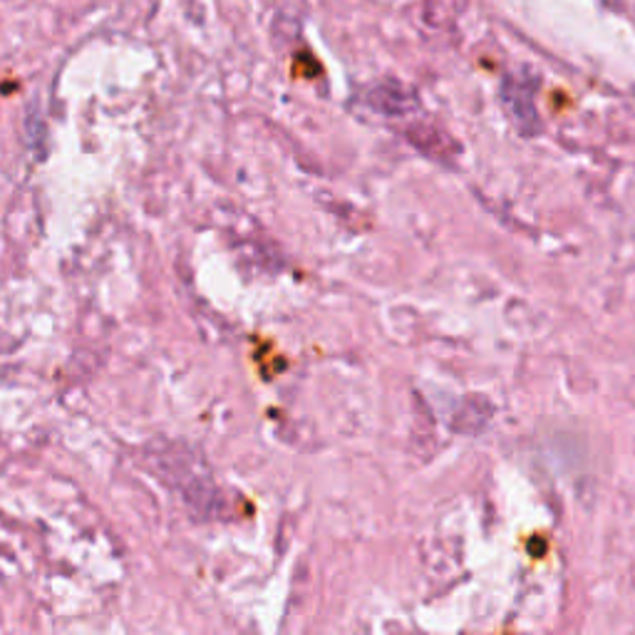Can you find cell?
Returning <instances> with one entry per match:
<instances>
[{
    "label": "cell",
    "instance_id": "obj_2",
    "mask_svg": "<svg viewBox=\"0 0 635 635\" xmlns=\"http://www.w3.org/2000/svg\"><path fill=\"white\" fill-rule=\"evenodd\" d=\"M368 105L375 112L388 114V117H404V114H410L418 107V98H414L408 88L388 82V85H380L370 92Z\"/></svg>",
    "mask_w": 635,
    "mask_h": 635
},
{
    "label": "cell",
    "instance_id": "obj_1",
    "mask_svg": "<svg viewBox=\"0 0 635 635\" xmlns=\"http://www.w3.org/2000/svg\"><path fill=\"white\" fill-rule=\"evenodd\" d=\"M162 450L152 452V464L172 489H176L184 496V502L190 504L194 512L214 514L218 492L214 487L212 472L206 470V464L199 460V454H194L190 447L180 442H164L160 444Z\"/></svg>",
    "mask_w": 635,
    "mask_h": 635
},
{
    "label": "cell",
    "instance_id": "obj_3",
    "mask_svg": "<svg viewBox=\"0 0 635 635\" xmlns=\"http://www.w3.org/2000/svg\"><path fill=\"white\" fill-rule=\"evenodd\" d=\"M504 102H506V107L512 110L514 114V120L522 124V130L524 132H531L529 130V124L534 127V122H536V112H534V105H531V95L529 92H524L522 88H504Z\"/></svg>",
    "mask_w": 635,
    "mask_h": 635
}]
</instances>
